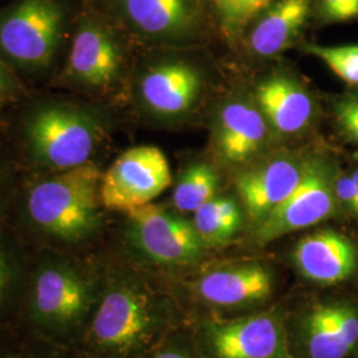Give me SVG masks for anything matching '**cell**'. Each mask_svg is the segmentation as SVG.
Masks as SVG:
<instances>
[{"label": "cell", "instance_id": "cell-23", "mask_svg": "<svg viewBox=\"0 0 358 358\" xmlns=\"http://www.w3.org/2000/svg\"><path fill=\"white\" fill-rule=\"evenodd\" d=\"M20 164L10 143L0 136V230L19 195Z\"/></svg>", "mask_w": 358, "mask_h": 358}, {"label": "cell", "instance_id": "cell-9", "mask_svg": "<svg viewBox=\"0 0 358 358\" xmlns=\"http://www.w3.org/2000/svg\"><path fill=\"white\" fill-rule=\"evenodd\" d=\"M285 329L294 358H349L358 349V304L312 303L285 319Z\"/></svg>", "mask_w": 358, "mask_h": 358}, {"label": "cell", "instance_id": "cell-4", "mask_svg": "<svg viewBox=\"0 0 358 358\" xmlns=\"http://www.w3.org/2000/svg\"><path fill=\"white\" fill-rule=\"evenodd\" d=\"M63 0H15L0 10V59L23 81L52 80L72 35Z\"/></svg>", "mask_w": 358, "mask_h": 358}, {"label": "cell", "instance_id": "cell-32", "mask_svg": "<svg viewBox=\"0 0 358 358\" xmlns=\"http://www.w3.org/2000/svg\"><path fill=\"white\" fill-rule=\"evenodd\" d=\"M352 178H353V182H355V187H356V192H357L358 195V167L352 173Z\"/></svg>", "mask_w": 358, "mask_h": 358}, {"label": "cell", "instance_id": "cell-29", "mask_svg": "<svg viewBox=\"0 0 358 358\" xmlns=\"http://www.w3.org/2000/svg\"><path fill=\"white\" fill-rule=\"evenodd\" d=\"M334 115L336 120L343 130V133L350 141L358 143V118L355 115H352L349 110H346L344 106L340 103H336L334 106Z\"/></svg>", "mask_w": 358, "mask_h": 358}, {"label": "cell", "instance_id": "cell-20", "mask_svg": "<svg viewBox=\"0 0 358 358\" xmlns=\"http://www.w3.org/2000/svg\"><path fill=\"white\" fill-rule=\"evenodd\" d=\"M207 247L223 245L242 229V210L230 196H215L194 213L192 220Z\"/></svg>", "mask_w": 358, "mask_h": 358}, {"label": "cell", "instance_id": "cell-28", "mask_svg": "<svg viewBox=\"0 0 358 358\" xmlns=\"http://www.w3.org/2000/svg\"><path fill=\"white\" fill-rule=\"evenodd\" d=\"M321 10L328 20H352L358 16V0H321Z\"/></svg>", "mask_w": 358, "mask_h": 358}, {"label": "cell", "instance_id": "cell-10", "mask_svg": "<svg viewBox=\"0 0 358 358\" xmlns=\"http://www.w3.org/2000/svg\"><path fill=\"white\" fill-rule=\"evenodd\" d=\"M336 174L337 170L325 157L304 159L301 179L294 192L256 226V242L264 245L332 217L338 207L334 194Z\"/></svg>", "mask_w": 358, "mask_h": 358}, {"label": "cell", "instance_id": "cell-24", "mask_svg": "<svg viewBox=\"0 0 358 358\" xmlns=\"http://www.w3.org/2000/svg\"><path fill=\"white\" fill-rule=\"evenodd\" d=\"M226 28L238 32L257 13L267 10L273 0H213Z\"/></svg>", "mask_w": 358, "mask_h": 358}, {"label": "cell", "instance_id": "cell-6", "mask_svg": "<svg viewBox=\"0 0 358 358\" xmlns=\"http://www.w3.org/2000/svg\"><path fill=\"white\" fill-rule=\"evenodd\" d=\"M125 68V52L108 26L81 17L75 27L64 63L51 87L76 96H101L115 88Z\"/></svg>", "mask_w": 358, "mask_h": 358}, {"label": "cell", "instance_id": "cell-21", "mask_svg": "<svg viewBox=\"0 0 358 358\" xmlns=\"http://www.w3.org/2000/svg\"><path fill=\"white\" fill-rule=\"evenodd\" d=\"M219 178L207 164H194L179 177L173 192V203L179 213H195L217 196Z\"/></svg>", "mask_w": 358, "mask_h": 358}, {"label": "cell", "instance_id": "cell-33", "mask_svg": "<svg viewBox=\"0 0 358 358\" xmlns=\"http://www.w3.org/2000/svg\"><path fill=\"white\" fill-rule=\"evenodd\" d=\"M0 358H3V357H1V355H0Z\"/></svg>", "mask_w": 358, "mask_h": 358}, {"label": "cell", "instance_id": "cell-7", "mask_svg": "<svg viewBox=\"0 0 358 358\" xmlns=\"http://www.w3.org/2000/svg\"><path fill=\"white\" fill-rule=\"evenodd\" d=\"M125 238L145 263L161 269L186 268L201 262L207 245L194 223L159 205L127 213Z\"/></svg>", "mask_w": 358, "mask_h": 358}, {"label": "cell", "instance_id": "cell-30", "mask_svg": "<svg viewBox=\"0 0 358 358\" xmlns=\"http://www.w3.org/2000/svg\"><path fill=\"white\" fill-rule=\"evenodd\" d=\"M146 358H194L190 350L180 346H159L153 350Z\"/></svg>", "mask_w": 358, "mask_h": 358}, {"label": "cell", "instance_id": "cell-5", "mask_svg": "<svg viewBox=\"0 0 358 358\" xmlns=\"http://www.w3.org/2000/svg\"><path fill=\"white\" fill-rule=\"evenodd\" d=\"M51 252L34 271L28 315L41 332L64 340L84 333L99 306L103 282L72 254Z\"/></svg>", "mask_w": 358, "mask_h": 358}, {"label": "cell", "instance_id": "cell-1", "mask_svg": "<svg viewBox=\"0 0 358 358\" xmlns=\"http://www.w3.org/2000/svg\"><path fill=\"white\" fill-rule=\"evenodd\" d=\"M16 120L15 154L32 176L93 164L110 120L99 103L76 94L27 97Z\"/></svg>", "mask_w": 358, "mask_h": 358}, {"label": "cell", "instance_id": "cell-11", "mask_svg": "<svg viewBox=\"0 0 358 358\" xmlns=\"http://www.w3.org/2000/svg\"><path fill=\"white\" fill-rule=\"evenodd\" d=\"M171 183L165 154L154 146H137L121 154L101 177L105 210L129 213L152 203Z\"/></svg>", "mask_w": 358, "mask_h": 358}, {"label": "cell", "instance_id": "cell-12", "mask_svg": "<svg viewBox=\"0 0 358 358\" xmlns=\"http://www.w3.org/2000/svg\"><path fill=\"white\" fill-rule=\"evenodd\" d=\"M194 296L217 310H244L266 303L273 291V273L256 262L210 269L192 282Z\"/></svg>", "mask_w": 358, "mask_h": 358}, {"label": "cell", "instance_id": "cell-25", "mask_svg": "<svg viewBox=\"0 0 358 358\" xmlns=\"http://www.w3.org/2000/svg\"><path fill=\"white\" fill-rule=\"evenodd\" d=\"M19 264L8 238L0 230V308L10 299L17 279Z\"/></svg>", "mask_w": 358, "mask_h": 358}, {"label": "cell", "instance_id": "cell-3", "mask_svg": "<svg viewBox=\"0 0 358 358\" xmlns=\"http://www.w3.org/2000/svg\"><path fill=\"white\" fill-rule=\"evenodd\" d=\"M101 177L94 162L32 176L20 198L24 230L48 250L64 254L90 243L103 226Z\"/></svg>", "mask_w": 358, "mask_h": 358}, {"label": "cell", "instance_id": "cell-27", "mask_svg": "<svg viewBox=\"0 0 358 358\" xmlns=\"http://www.w3.org/2000/svg\"><path fill=\"white\" fill-rule=\"evenodd\" d=\"M334 194L337 206L350 217L358 219V195L352 174L337 171L334 179Z\"/></svg>", "mask_w": 358, "mask_h": 358}, {"label": "cell", "instance_id": "cell-18", "mask_svg": "<svg viewBox=\"0 0 358 358\" xmlns=\"http://www.w3.org/2000/svg\"><path fill=\"white\" fill-rule=\"evenodd\" d=\"M266 118L247 103H227L219 113L217 149L230 164H241L254 157L267 140Z\"/></svg>", "mask_w": 358, "mask_h": 358}, {"label": "cell", "instance_id": "cell-15", "mask_svg": "<svg viewBox=\"0 0 358 358\" xmlns=\"http://www.w3.org/2000/svg\"><path fill=\"white\" fill-rule=\"evenodd\" d=\"M303 174V161L279 157L244 170L236 177V190L256 226L294 192Z\"/></svg>", "mask_w": 358, "mask_h": 358}, {"label": "cell", "instance_id": "cell-22", "mask_svg": "<svg viewBox=\"0 0 358 358\" xmlns=\"http://www.w3.org/2000/svg\"><path fill=\"white\" fill-rule=\"evenodd\" d=\"M306 51L320 59L348 84L358 85V44L337 47L309 44Z\"/></svg>", "mask_w": 358, "mask_h": 358}, {"label": "cell", "instance_id": "cell-8", "mask_svg": "<svg viewBox=\"0 0 358 358\" xmlns=\"http://www.w3.org/2000/svg\"><path fill=\"white\" fill-rule=\"evenodd\" d=\"M195 346L201 358H294L279 310L199 324Z\"/></svg>", "mask_w": 358, "mask_h": 358}, {"label": "cell", "instance_id": "cell-19", "mask_svg": "<svg viewBox=\"0 0 358 358\" xmlns=\"http://www.w3.org/2000/svg\"><path fill=\"white\" fill-rule=\"evenodd\" d=\"M310 0H278L259 19L250 35L256 55L271 57L287 50L307 22Z\"/></svg>", "mask_w": 358, "mask_h": 358}, {"label": "cell", "instance_id": "cell-31", "mask_svg": "<svg viewBox=\"0 0 358 358\" xmlns=\"http://www.w3.org/2000/svg\"><path fill=\"white\" fill-rule=\"evenodd\" d=\"M341 106H344L346 110H349L352 115H356L358 118V99L356 97H346L337 101Z\"/></svg>", "mask_w": 358, "mask_h": 358}, {"label": "cell", "instance_id": "cell-26", "mask_svg": "<svg viewBox=\"0 0 358 358\" xmlns=\"http://www.w3.org/2000/svg\"><path fill=\"white\" fill-rule=\"evenodd\" d=\"M26 81L19 76L13 68L0 59V112L4 109L26 101L29 96Z\"/></svg>", "mask_w": 358, "mask_h": 358}, {"label": "cell", "instance_id": "cell-16", "mask_svg": "<svg viewBox=\"0 0 358 358\" xmlns=\"http://www.w3.org/2000/svg\"><path fill=\"white\" fill-rule=\"evenodd\" d=\"M118 7L138 35L155 41L182 38L195 20L192 0H118Z\"/></svg>", "mask_w": 358, "mask_h": 358}, {"label": "cell", "instance_id": "cell-14", "mask_svg": "<svg viewBox=\"0 0 358 358\" xmlns=\"http://www.w3.org/2000/svg\"><path fill=\"white\" fill-rule=\"evenodd\" d=\"M292 262L299 273L309 282L334 285L356 273L358 248L338 231H316L294 245Z\"/></svg>", "mask_w": 358, "mask_h": 358}, {"label": "cell", "instance_id": "cell-13", "mask_svg": "<svg viewBox=\"0 0 358 358\" xmlns=\"http://www.w3.org/2000/svg\"><path fill=\"white\" fill-rule=\"evenodd\" d=\"M201 85V76L192 65L161 60L143 68L136 81V96L148 115L173 120L192 109Z\"/></svg>", "mask_w": 358, "mask_h": 358}, {"label": "cell", "instance_id": "cell-17", "mask_svg": "<svg viewBox=\"0 0 358 358\" xmlns=\"http://www.w3.org/2000/svg\"><path fill=\"white\" fill-rule=\"evenodd\" d=\"M259 110L271 127L282 134H296L307 128L315 115L310 94L292 78L273 76L256 90Z\"/></svg>", "mask_w": 358, "mask_h": 358}, {"label": "cell", "instance_id": "cell-2", "mask_svg": "<svg viewBox=\"0 0 358 358\" xmlns=\"http://www.w3.org/2000/svg\"><path fill=\"white\" fill-rule=\"evenodd\" d=\"M177 309L166 294L133 275L115 273L101 297L84 345L94 358H143L162 345L177 327Z\"/></svg>", "mask_w": 358, "mask_h": 358}]
</instances>
